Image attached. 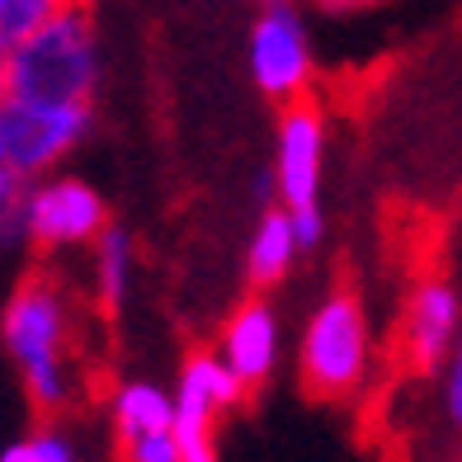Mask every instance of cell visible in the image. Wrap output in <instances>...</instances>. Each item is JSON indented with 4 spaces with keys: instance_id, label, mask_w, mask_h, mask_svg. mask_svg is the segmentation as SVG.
Listing matches in <instances>:
<instances>
[{
    "instance_id": "6da1fadb",
    "label": "cell",
    "mask_w": 462,
    "mask_h": 462,
    "mask_svg": "<svg viewBox=\"0 0 462 462\" xmlns=\"http://www.w3.org/2000/svg\"><path fill=\"white\" fill-rule=\"evenodd\" d=\"M0 340H5L10 364L19 368V383L29 392V406L38 415H61L76 396V368H71V340L76 317L71 298L52 274H24L0 317Z\"/></svg>"
},
{
    "instance_id": "7a4b0ae2",
    "label": "cell",
    "mask_w": 462,
    "mask_h": 462,
    "mask_svg": "<svg viewBox=\"0 0 462 462\" xmlns=\"http://www.w3.org/2000/svg\"><path fill=\"white\" fill-rule=\"evenodd\" d=\"M99 90V33L86 0H71L5 61V104L38 109H95Z\"/></svg>"
},
{
    "instance_id": "3957f363",
    "label": "cell",
    "mask_w": 462,
    "mask_h": 462,
    "mask_svg": "<svg viewBox=\"0 0 462 462\" xmlns=\"http://www.w3.org/2000/svg\"><path fill=\"white\" fill-rule=\"evenodd\" d=\"M373 359V335L368 311L354 288H335L311 307L298 345V373L311 396H349L364 387Z\"/></svg>"
},
{
    "instance_id": "277c9868",
    "label": "cell",
    "mask_w": 462,
    "mask_h": 462,
    "mask_svg": "<svg viewBox=\"0 0 462 462\" xmlns=\"http://www.w3.org/2000/svg\"><path fill=\"white\" fill-rule=\"evenodd\" d=\"M245 67L255 90L274 104H298L311 80V38L292 0H264L245 43Z\"/></svg>"
},
{
    "instance_id": "5b68a950",
    "label": "cell",
    "mask_w": 462,
    "mask_h": 462,
    "mask_svg": "<svg viewBox=\"0 0 462 462\" xmlns=\"http://www.w3.org/2000/svg\"><path fill=\"white\" fill-rule=\"evenodd\" d=\"M171 396H175L180 462H217L213 425H217V415H226L245 396V387L236 383V373H231L217 354H189Z\"/></svg>"
},
{
    "instance_id": "8992f818",
    "label": "cell",
    "mask_w": 462,
    "mask_h": 462,
    "mask_svg": "<svg viewBox=\"0 0 462 462\" xmlns=\"http://www.w3.org/2000/svg\"><path fill=\"white\" fill-rule=\"evenodd\" d=\"M104 226H109V203L95 184L76 175H43L29 184V213H24L29 245L38 250L95 245Z\"/></svg>"
},
{
    "instance_id": "52a82bcc",
    "label": "cell",
    "mask_w": 462,
    "mask_h": 462,
    "mask_svg": "<svg viewBox=\"0 0 462 462\" xmlns=\"http://www.w3.org/2000/svg\"><path fill=\"white\" fill-rule=\"evenodd\" d=\"M95 109H38V104H5V165L24 180L52 175L80 142L90 137Z\"/></svg>"
},
{
    "instance_id": "ba28073f",
    "label": "cell",
    "mask_w": 462,
    "mask_h": 462,
    "mask_svg": "<svg viewBox=\"0 0 462 462\" xmlns=\"http://www.w3.org/2000/svg\"><path fill=\"white\" fill-rule=\"evenodd\" d=\"M274 180H279V203L283 208H307L321 203V180H326V118L317 104H283L279 128H274Z\"/></svg>"
},
{
    "instance_id": "9c48e42d",
    "label": "cell",
    "mask_w": 462,
    "mask_h": 462,
    "mask_svg": "<svg viewBox=\"0 0 462 462\" xmlns=\"http://www.w3.org/2000/svg\"><path fill=\"white\" fill-rule=\"evenodd\" d=\"M462 340V298L448 279H420L406 307V359L415 373H439Z\"/></svg>"
},
{
    "instance_id": "30bf717a",
    "label": "cell",
    "mask_w": 462,
    "mask_h": 462,
    "mask_svg": "<svg viewBox=\"0 0 462 462\" xmlns=\"http://www.w3.org/2000/svg\"><path fill=\"white\" fill-rule=\"evenodd\" d=\"M279 354H283V326H279V311L264 298H250L226 317L222 340H217V359L236 373V383L245 392L264 387L274 377Z\"/></svg>"
},
{
    "instance_id": "8fae6325",
    "label": "cell",
    "mask_w": 462,
    "mask_h": 462,
    "mask_svg": "<svg viewBox=\"0 0 462 462\" xmlns=\"http://www.w3.org/2000/svg\"><path fill=\"white\" fill-rule=\"evenodd\" d=\"M302 260L298 236H292V222H288V208H264L255 231H250V245H245V279L250 288H274L292 274V264Z\"/></svg>"
},
{
    "instance_id": "7c38bea8",
    "label": "cell",
    "mask_w": 462,
    "mask_h": 462,
    "mask_svg": "<svg viewBox=\"0 0 462 462\" xmlns=\"http://www.w3.org/2000/svg\"><path fill=\"white\" fill-rule=\"evenodd\" d=\"M109 415H114V434L118 444L128 439H142V434H156V430H175V396L165 392L161 383H123L109 402Z\"/></svg>"
},
{
    "instance_id": "4fadbf2b",
    "label": "cell",
    "mask_w": 462,
    "mask_h": 462,
    "mask_svg": "<svg viewBox=\"0 0 462 462\" xmlns=\"http://www.w3.org/2000/svg\"><path fill=\"white\" fill-rule=\"evenodd\" d=\"M90 264H95V298L104 311H118L128 302V288H133V269H137V245L123 226H104L99 241L90 245Z\"/></svg>"
},
{
    "instance_id": "5bb4252c",
    "label": "cell",
    "mask_w": 462,
    "mask_h": 462,
    "mask_svg": "<svg viewBox=\"0 0 462 462\" xmlns=\"http://www.w3.org/2000/svg\"><path fill=\"white\" fill-rule=\"evenodd\" d=\"M67 5L71 0H0V86H5V61Z\"/></svg>"
},
{
    "instance_id": "9a60e30c",
    "label": "cell",
    "mask_w": 462,
    "mask_h": 462,
    "mask_svg": "<svg viewBox=\"0 0 462 462\" xmlns=\"http://www.w3.org/2000/svg\"><path fill=\"white\" fill-rule=\"evenodd\" d=\"M0 462H80V453H76V439L67 430L43 420L33 434L14 439L10 448H0Z\"/></svg>"
},
{
    "instance_id": "2e32d148",
    "label": "cell",
    "mask_w": 462,
    "mask_h": 462,
    "mask_svg": "<svg viewBox=\"0 0 462 462\" xmlns=\"http://www.w3.org/2000/svg\"><path fill=\"white\" fill-rule=\"evenodd\" d=\"M29 184H33V180H24L14 165L0 161V250H14V245L29 241V231H24Z\"/></svg>"
},
{
    "instance_id": "e0dca14e",
    "label": "cell",
    "mask_w": 462,
    "mask_h": 462,
    "mask_svg": "<svg viewBox=\"0 0 462 462\" xmlns=\"http://www.w3.org/2000/svg\"><path fill=\"white\" fill-rule=\"evenodd\" d=\"M123 462H180V439L175 430H156L123 444Z\"/></svg>"
},
{
    "instance_id": "ac0fdd59",
    "label": "cell",
    "mask_w": 462,
    "mask_h": 462,
    "mask_svg": "<svg viewBox=\"0 0 462 462\" xmlns=\"http://www.w3.org/2000/svg\"><path fill=\"white\" fill-rule=\"evenodd\" d=\"M288 222H292V236H298V250H302V255H311V250L326 241V213H321V203L288 208Z\"/></svg>"
},
{
    "instance_id": "d6986e66",
    "label": "cell",
    "mask_w": 462,
    "mask_h": 462,
    "mask_svg": "<svg viewBox=\"0 0 462 462\" xmlns=\"http://www.w3.org/2000/svg\"><path fill=\"white\" fill-rule=\"evenodd\" d=\"M444 411L462 430V340H457V349L448 354V364H444Z\"/></svg>"
},
{
    "instance_id": "ffe728a7",
    "label": "cell",
    "mask_w": 462,
    "mask_h": 462,
    "mask_svg": "<svg viewBox=\"0 0 462 462\" xmlns=\"http://www.w3.org/2000/svg\"><path fill=\"white\" fill-rule=\"evenodd\" d=\"M317 5H321L326 14H354V10L373 5V0H317Z\"/></svg>"
},
{
    "instance_id": "44dd1931",
    "label": "cell",
    "mask_w": 462,
    "mask_h": 462,
    "mask_svg": "<svg viewBox=\"0 0 462 462\" xmlns=\"http://www.w3.org/2000/svg\"><path fill=\"white\" fill-rule=\"evenodd\" d=\"M0 161H5V99H0Z\"/></svg>"
}]
</instances>
